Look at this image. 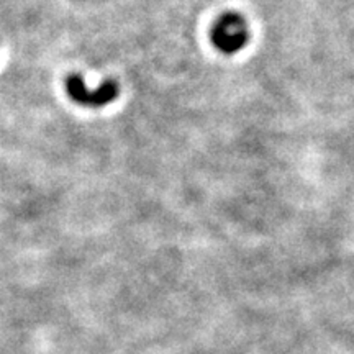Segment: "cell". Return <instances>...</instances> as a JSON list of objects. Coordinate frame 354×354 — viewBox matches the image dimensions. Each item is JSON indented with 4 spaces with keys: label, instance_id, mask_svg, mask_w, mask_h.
I'll return each instance as SVG.
<instances>
[{
    "label": "cell",
    "instance_id": "obj_2",
    "mask_svg": "<svg viewBox=\"0 0 354 354\" xmlns=\"http://www.w3.org/2000/svg\"><path fill=\"white\" fill-rule=\"evenodd\" d=\"M66 91H68V95L74 102L87 105V107H105V105L112 104L120 94L115 81H107L102 84L100 87L94 88V91H88L81 74H71L66 79Z\"/></svg>",
    "mask_w": 354,
    "mask_h": 354
},
{
    "label": "cell",
    "instance_id": "obj_1",
    "mask_svg": "<svg viewBox=\"0 0 354 354\" xmlns=\"http://www.w3.org/2000/svg\"><path fill=\"white\" fill-rule=\"evenodd\" d=\"M210 39L218 51L225 55H236L250 41V28L240 13L225 12L214 24Z\"/></svg>",
    "mask_w": 354,
    "mask_h": 354
}]
</instances>
